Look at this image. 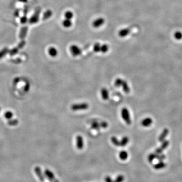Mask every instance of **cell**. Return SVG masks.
Returning <instances> with one entry per match:
<instances>
[{"label":"cell","instance_id":"f546056e","mask_svg":"<svg viewBox=\"0 0 182 182\" xmlns=\"http://www.w3.org/2000/svg\"><path fill=\"white\" fill-rule=\"evenodd\" d=\"M174 36L175 39L178 40H180L182 38V33L180 31H177L174 35Z\"/></svg>","mask_w":182,"mask_h":182},{"label":"cell","instance_id":"44dd1931","mask_svg":"<svg viewBox=\"0 0 182 182\" xmlns=\"http://www.w3.org/2000/svg\"><path fill=\"white\" fill-rule=\"evenodd\" d=\"M119 158L122 160H125L128 157V153L126 151H121L119 154Z\"/></svg>","mask_w":182,"mask_h":182},{"label":"cell","instance_id":"4fadbf2b","mask_svg":"<svg viewBox=\"0 0 182 182\" xmlns=\"http://www.w3.org/2000/svg\"><path fill=\"white\" fill-rule=\"evenodd\" d=\"M28 31V27H23L21 28L20 32V35H19V37H20L22 40L24 39L26 35L27 34V32Z\"/></svg>","mask_w":182,"mask_h":182},{"label":"cell","instance_id":"ba28073f","mask_svg":"<svg viewBox=\"0 0 182 182\" xmlns=\"http://www.w3.org/2000/svg\"><path fill=\"white\" fill-rule=\"evenodd\" d=\"M76 147L79 150H81L83 147L84 143L82 136L81 135H78L76 138Z\"/></svg>","mask_w":182,"mask_h":182},{"label":"cell","instance_id":"9c48e42d","mask_svg":"<svg viewBox=\"0 0 182 182\" xmlns=\"http://www.w3.org/2000/svg\"><path fill=\"white\" fill-rule=\"evenodd\" d=\"M153 123V120L150 118H147L143 119L141 121V125L143 127H149L151 126V125Z\"/></svg>","mask_w":182,"mask_h":182},{"label":"cell","instance_id":"e575fe53","mask_svg":"<svg viewBox=\"0 0 182 182\" xmlns=\"http://www.w3.org/2000/svg\"><path fill=\"white\" fill-rule=\"evenodd\" d=\"M28 9L27 7H26L25 8H24V14H25V15L27 14L28 13Z\"/></svg>","mask_w":182,"mask_h":182},{"label":"cell","instance_id":"8d00e7d4","mask_svg":"<svg viewBox=\"0 0 182 182\" xmlns=\"http://www.w3.org/2000/svg\"><path fill=\"white\" fill-rule=\"evenodd\" d=\"M18 1L22 3H27V0H18Z\"/></svg>","mask_w":182,"mask_h":182},{"label":"cell","instance_id":"7402d4cb","mask_svg":"<svg viewBox=\"0 0 182 182\" xmlns=\"http://www.w3.org/2000/svg\"><path fill=\"white\" fill-rule=\"evenodd\" d=\"M52 15V12L51 10H47L46 11L43 16V20H46V19H49L51 17V16Z\"/></svg>","mask_w":182,"mask_h":182},{"label":"cell","instance_id":"1f68e13d","mask_svg":"<svg viewBox=\"0 0 182 182\" xmlns=\"http://www.w3.org/2000/svg\"><path fill=\"white\" fill-rule=\"evenodd\" d=\"M100 124L101 127L102 128H106L108 127V124L106 121H101L100 123Z\"/></svg>","mask_w":182,"mask_h":182},{"label":"cell","instance_id":"30bf717a","mask_svg":"<svg viewBox=\"0 0 182 182\" xmlns=\"http://www.w3.org/2000/svg\"><path fill=\"white\" fill-rule=\"evenodd\" d=\"M35 172L36 174L37 175V177H38V179H40V180L42 182H44L45 178H44L43 174L42 173L41 168L40 167H38V166L36 167L35 168Z\"/></svg>","mask_w":182,"mask_h":182},{"label":"cell","instance_id":"7a4b0ae2","mask_svg":"<svg viewBox=\"0 0 182 182\" xmlns=\"http://www.w3.org/2000/svg\"><path fill=\"white\" fill-rule=\"evenodd\" d=\"M89 105L87 103H81L74 104L71 106L70 108L71 110L73 111H81V110H85L89 108Z\"/></svg>","mask_w":182,"mask_h":182},{"label":"cell","instance_id":"4dcf8cb0","mask_svg":"<svg viewBox=\"0 0 182 182\" xmlns=\"http://www.w3.org/2000/svg\"><path fill=\"white\" fill-rule=\"evenodd\" d=\"M165 158H166L165 155L163 154H157L156 159H157L158 160H159L160 161H162V160H164V159H165Z\"/></svg>","mask_w":182,"mask_h":182},{"label":"cell","instance_id":"cb8c5ba5","mask_svg":"<svg viewBox=\"0 0 182 182\" xmlns=\"http://www.w3.org/2000/svg\"><path fill=\"white\" fill-rule=\"evenodd\" d=\"M111 140V142H112V143L115 146H117V147L120 146V141L118 139V138H117L116 136H112Z\"/></svg>","mask_w":182,"mask_h":182},{"label":"cell","instance_id":"ffe728a7","mask_svg":"<svg viewBox=\"0 0 182 182\" xmlns=\"http://www.w3.org/2000/svg\"><path fill=\"white\" fill-rule=\"evenodd\" d=\"M72 21H71V20H69V19H65L62 21V25L65 28H69L72 26Z\"/></svg>","mask_w":182,"mask_h":182},{"label":"cell","instance_id":"8992f818","mask_svg":"<svg viewBox=\"0 0 182 182\" xmlns=\"http://www.w3.org/2000/svg\"><path fill=\"white\" fill-rule=\"evenodd\" d=\"M169 144H170V142H169V141L168 140H164V141L162 142V144H161V146L159 148L156 149L155 153H156V154H161L162 152H163L165 150V149H166L167 148V147L169 145Z\"/></svg>","mask_w":182,"mask_h":182},{"label":"cell","instance_id":"9a60e30c","mask_svg":"<svg viewBox=\"0 0 182 182\" xmlns=\"http://www.w3.org/2000/svg\"><path fill=\"white\" fill-rule=\"evenodd\" d=\"M91 128L93 129L99 130L101 128L100 123L98 122L97 120H93L91 123Z\"/></svg>","mask_w":182,"mask_h":182},{"label":"cell","instance_id":"d4e9b609","mask_svg":"<svg viewBox=\"0 0 182 182\" xmlns=\"http://www.w3.org/2000/svg\"><path fill=\"white\" fill-rule=\"evenodd\" d=\"M123 80L120 79V78H117L114 82V85L116 87H121Z\"/></svg>","mask_w":182,"mask_h":182},{"label":"cell","instance_id":"2e32d148","mask_svg":"<svg viewBox=\"0 0 182 182\" xmlns=\"http://www.w3.org/2000/svg\"><path fill=\"white\" fill-rule=\"evenodd\" d=\"M129 32H130V30L128 28L122 29H121L119 31L118 35L119 36L121 37H125L129 34Z\"/></svg>","mask_w":182,"mask_h":182},{"label":"cell","instance_id":"6da1fadb","mask_svg":"<svg viewBox=\"0 0 182 182\" xmlns=\"http://www.w3.org/2000/svg\"><path fill=\"white\" fill-rule=\"evenodd\" d=\"M121 115L122 119L128 125H130L132 123V120L131 118V115L129 112V110L126 107H123L122 108L121 111Z\"/></svg>","mask_w":182,"mask_h":182},{"label":"cell","instance_id":"e0dca14e","mask_svg":"<svg viewBox=\"0 0 182 182\" xmlns=\"http://www.w3.org/2000/svg\"><path fill=\"white\" fill-rule=\"evenodd\" d=\"M166 166V164H165L164 162L162 161H160L157 164H155L153 166V167L155 169V170H160V169H162Z\"/></svg>","mask_w":182,"mask_h":182},{"label":"cell","instance_id":"83f0119b","mask_svg":"<svg viewBox=\"0 0 182 182\" xmlns=\"http://www.w3.org/2000/svg\"><path fill=\"white\" fill-rule=\"evenodd\" d=\"M156 155H157V154L155 153H151V154H149L148 155V160L149 162H150V163L152 162L153 160L156 159Z\"/></svg>","mask_w":182,"mask_h":182},{"label":"cell","instance_id":"3957f363","mask_svg":"<svg viewBox=\"0 0 182 182\" xmlns=\"http://www.w3.org/2000/svg\"><path fill=\"white\" fill-rule=\"evenodd\" d=\"M70 52L73 56L77 57L80 56L82 54V50L77 45H73L70 47Z\"/></svg>","mask_w":182,"mask_h":182},{"label":"cell","instance_id":"484cf974","mask_svg":"<svg viewBox=\"0 0 182 182\" xmlns=\"http://www.w3.org/2000/svg\"><path fill=\"white\" fill-rule=\"evenodd\" d=\"M101 46V45L100 43H95L94 45V47H93V50H94L95 52L98 53V52H100Z\"/></svg>","mask_w":182,"mask_h":182},{"label":"cell","instance_id":"5bb4252c","mask_svg":"<svg viewBox=\"0 0 182 182\" xmlns=\"http://www.w3.org/2000/svg\"><path fill=\"white\" fill-rule=\"evenodd\" d=\"M121 87H122L123 91H124L125 93H126V94L129 93L130 91H131V89H130V88L128 86V84L127 82L126 81L123 80L122 84L121 85Z\"/></svg>","mask_w":182,"mask_h":182},{"label":"cell","instance_id":"d590c367","mask_svg":"<svg viewBox=\"0 0 182 182\" xmlns=\"http://www.w3.org/2000/svg\"><path fill=\"white\" fill-rule=\"evenodd\" d=\"M19 11L17 10V11H16L15 12V16L17 17L18 16H19Z\"/></svg>","mask_w":182,"mask_h":182},{"label":"cell","instance_id":"4316f807","mask_svg":"<svg viewBox=\"0 0 182 182\" xmlns=\"http://www.w3.org/2000/svg\"><path fill=\"white\" fill-rule=\"evenodd\" d=\"M109 50V46L107 44H103L101 46V51L100 52L103 53H105Z\"/></svg>","mask_w":182,"mask_h":182},{"label":"cell","instance_id":"277c9868","mask_svg":"<svg viewBox=\"0 0 182 182\" xmlns=\"http://www.w3.org/2000/svg\"><path fill=\"white\" fill-rule=\"evenodd\" d=\"M41 10L40 8H37L34 14L29 19V22L30 24H35L38 22L39 20V15H40Z\"/></svg>","mask_w":182,"mask_h":182},{"label":"cell","instance_id":"52a82bcc","mask_svg":"<svg viewBox=\"0 0 182 182\" xmlns=\"http://www.w3.org/2000/svg\"><path fill=\"white\" fill-rule=\"evenodd\" d=\"M104 23L105 19L102 17H100L95 19L92 23V25L95 28H98L102 26Z\"/></svg>","mask_w":182,"mask_h":182},{"label":"cell","instance_id":"f1b7e54d","mask_svg":"<svg viewBox=\"0 0 182 182\" xmlns=\"http://www.w3.org/2000/svg\"><path fill=\"white\" fill-rule=\"evenodd\" d=\"M125 178L123 177V175H119L114 181H113V182H123Z\"/></svg>","mask_w":182,"mask_h":182},{"label":"cell","instance_id":"8fae6325","mask_svg":"<svg viewBox=\"0 0 182 182\" xmlns=\"http://www.w3.org/2000/svg\"><path fill=\"white\" fill-rule=\"evenodd\" d=\"M169 133V131L167 128H164L161 134L159 135L158 138V141L160 142H162L165 140V138L167 136Z\"/></svg>","mask_w":182,"mask_h":182},{"label":"cell","instance_id":"ac0fdd59","mask_svg":"<svg viewBox=\"0 0 182 182\" xmlns=\"http://www.w3.org/2000/svg\"><path fill=\"white\" fill-rule=\"evenodd\" d=\"M129 138L127 136H123L122 139L120 141V147H125L126 146L129 142Z\"/></svg>","mask_w":182,"mask_h":182},{"label":"cell","instance_id":"d6a6232c","mask_svg":"<svg viewBox=\"0 0 182 182\" xmlns=\"http://www.w3.org/2000/svg\"><path fill=\"white\" fill-rule=\"evenodd\" d=\"M21 23L22 24H25L26 22L27 21V18L26 15L23 16L21 18V20H20Z\"/></svg>","mask_w":182,"mask_h":182},{"label":"cell","instance_id":"603a6c76","mask_svg":"<svg viewBox=\"0 0 182 182\" xmlns=\"http://www.w3.org/2000/svg\"><path fill=\"white\" fill-rule=\"evenodd\" d=\"M73 16L74 14L73 12L70 11H66L64 14V17H65V19H69V20H71V19L73 17Z\"/></svg>","mask_w":182,"mask_h":182},{"label":"cell","instance_id":"836d02e7","mask_svg":"<svg viewBox=\"0 0 182 182\" xmlns=\"http://www.w3.org/2000/svg\"><path fill=\"white\" fill-rule=\"evenodd\" d=\"M105 182H113V180H112L111 178L109 176H106L105 178Z\"/></svg>","mask_w":182,"mask_h":182},{"label":"cell","instance_id":"7c38bea8","mask_svg":"<svg viewBox=\"0 0 182 182\" xmlns=\"http://www.w3.org/2000/svg\"><path fill=\"white\" fill-rule=\"evenodd\" d=\"M101 94L103 100H107L109 99V93L106 88H103L101 90Z\"/></svg>","mask_w":182,"mask_h":182},{"label":"cell","instance_id":"d6986e66","mask_svg":"<svg viewBox=\"0 0 182 182\" xmlns=\"http://www.w3.org/2000/svg\"><path fill=\"white\" fill-rule=\"evenodd\" d=\"M49 54L52 57H55L58 55V51L54 47H50L48 50Z\"/></svg>","mask_w":182,"mask_h":182},{"label":"cell","instance_id":"5b68a950","mask_svg":"<svg viewBox=\"0 0 182 182\" xmlns=\"http://www.w3.org/2000/svg\"><path fill=\"white\" fill-rule=\"evenodd\" d=\"M45 175L50 182H59V181L55 178L53 173L48 169H46L45 171Z\"/></svg>","mask_w":182,"mask_h":182}]
</instances>
